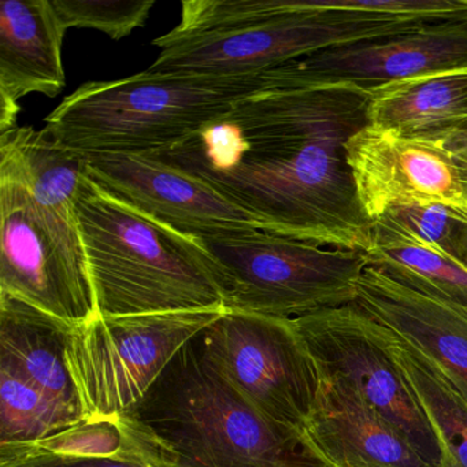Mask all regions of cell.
<instances>
[{
	"instance_id": "obj_1",
	"label": "cell",
	"mask_w": 467,
	"mask_h": 467,
	"mask_svg": "<svg viewBox=\"0 0 467 467\" xmlns=\"http://www.w3.org/2000/svg\"><path fill=\"white\" fill-rule=\"evenodd\" d=\"M368 108V92L354 87H270L146 154L206 182L265 232L366 254L373 223L360 206L347 144L370 124Z\"/></svg>"
},
{
	"instance_id": "obj_2",
	"label": "cell",
	"mask_w": 467,
	"mask_h": 467,
	"mask_svg": "<svg viewBox=\"0 0 467 467\" xmlns=\"http://www.w3.org/2000/svg\"><path fill=\"white\" fill-rule=\"evenodd\" d=\"M116 422L130 452L149 467H330L305 434L250 406L196 337Z\"/></svg>"
},
{
	"instance_id": "obj_3",
	"label": "cell",
	"mask_w": 467,
	"mask_h": 467,
	"mask_svg": "<svg viewBox=\"0 0 467 467\" xmlns=\"http://www.w3.org/2000/svg\"><path fill=\"white\" fill-rule=\"evenodd\" d=\"M98 316L226 310L223 272L201 240L87 173L75 202Z\"/></svg>"
},
{
	"instance_id": "obj_4",
	"label": "cell",
	"mask_w": 467,
	"mask_h": 467,
	"mask_svg": "<svg viewBox=\"0 0 467 467\" xmlns=\"http://www.w3.org/2000/svg\"><path fill=\"white\" fill-rule=\"evenodd\" d=\"M265 88L269 72L217 78L146 70L83 84L48 114L46 128L81 155L146 154L179 143Z\"/></svg>"
},
{
	"instance_id": "obj_5",
	"label": "cell",
	"mask_w": 467,
	"mask_h": 467,
	"mask_svg": "<svg viewBox=\"0 0 467 467\" xmlns=\"http://www.w3.org/2000/svg\"><path fill=\"white\" fill-rule=\"evenodd\" d=\"M431 21L330 9L321 0H289L284 12L236 28L184 36L168 32L152 42L161 53L147 72L261 75L327 48L403 34Z\"/></svg>"
},
{
	"instance_id": "obj_6",
	"label": "cell",
	"mask_w": 467,
	"mask_h": 467,
	"mask_svg": "<svg viewBox=\"0 0 467 467\" xmlns=\"http://www.w3.org/2000/svg\"><path fill=\"white\" fill-rule=\"evenodd\" d=\"M198 239L223 272L226 310L297 318L348 305L368 267L365 253L259 229Z\"/></svg>"
},
{
	"instance_id": "obj_7",
	"label": "cell",
	"mask_w": 467,
	"mask_h": 467,
	"mask_svg": "<svg viewBox=\"0 0 467 467\" xmlns=\"http://www.w3.org/2000/svg\"><path fill=\"white\" fill-rule=\"evenodd\" d=\"M223 311L97 316L78 325L65 359L86 420L135 409L174 355Z\"/></svg>"
},
{
	"instance_id": "obj_8",
	"label": "cell",
	"mask_w": 467,
	"mask_h": 467,
	"mask_svg": "<svg viewBox=\"0 0 467 467\" xmlns=\"http://www.w3.org/2000/svg\"><path fill=\"white\" fill-rule=\"evenodd\" d=\"M0 294L78 325L98 316L78 221L43 209L0 169Z\"/></svg>"
},
{
	"instance_id": "obj_9",
	"label": "cell",
	"mask_w": 467,
	"mask_h": 467,
	"mask_svg": "<svg viewBox=\"0 0 467 467\" xmlns=\"http://www.w3.org/2000/svg\"><path fill=\"white\" fill-rule=\"evenodd\" d=\"M196 341L213 368L250 406L305 434L321 371L294 318L226 310Z\"/></svg>"
},
{
	"instance_id": "obj_10",
	"label": "cell",
	"mask_w": 467,
	"mask_h": 467,
	"mask_svg": "<svg viewBox=\"0 0 467 467\" xmlns=\"http://www.w3.org/2000/svg\"><path fill=\"white\" fill-rule=\"evenodd\" d=\"M467 67V17L318 51L269 70L275 88L348 86L371 91L396 81Z\"/></svg>"
},
{
	"instance_id": "obj_11",
	"label": "cell",
	"mask_w": 467,
	"mask_h": 467,
	"mask_svg": "<svg viewBox=\"0 0 467 467\" xmlns=\"http://www.w3.org/2000/svg\"><path fill=\"white\" fill-rule=\"evenodd\" d=\"M294 321L316 362L349 379L425 462L440 467L441 452L433 429L400 371L374 337L368 314L348 303Z\"/></svg>"
},
{
	"instance_id": "obj_12",
	"label": "cell",
	"mask_w": 467,
	"mask_h": 467,
	"mask_svg": "<svg viewBox=\"0 0 467 467\" xmlns=\"http://www.w3.org/2000/svg\"><path fill=\"white\" fill-rule=\"evenodd\" d=\"M366 217L374 223L398 206L442 204L467 214L458 168L441 144L403 138L368 124L347 144Z\"/></svg>"
},
{
	"instance_id": "obj_13",
	"label": "cell",
	"mask_w": 467,
	"mask_h": 467,
	"mask_svg": "<svg viewBox=\"0 0 467 467\" xmlns=\"http://www.w3.org/2000/svg\"><path fill=\"white\" fill-rule=\"evenodd\" d=\"M87 173L138 209L192 234L215 236L262 229L242 207L192 174L150 154L84 155Z\"/></svg>"
},
{
	"instance_id": "obj_14",
	"label": "cell",
	"mask_w": 467,
	"mask_h": 467,
	"mask_svg": "<svg viewBox=\"0 0 467 467\" xmlns=\"http://www.w3.org/2000/svg\"><path fill=\"white\" fill-rule=\"evenodd\" d=\"M352 303L431 358L467 401V307L368 265Z\"/></svg>"
},
{
	"instance_id": "obj_15",
	"label": "cell",
	"mask_w": 467,
	"mask_h": 467,
	"mask_svg": "<svg viewBox=\"0 0 467 467\" xmlns=\"http://www.w3.org/2000/svg\"><path fill=\"white\" fill-rule=\"evenodd\" d=\"M321 371L305 436L330 467H431L346 377Z\"/></svg>"
},
{
	"instance_id": "obj_16",
	"label": "cell",
	"mask_w": 467,
	"mask_h": 467,
	"mask_svg": "<svg viewBox=\"0 0 467 467\" xmlns=\"http://www.w3.org/2000/svg\"><path fill=\"white\" fill-rule=\"evenodd\" d=\"M67 31L53 0L0 2V135L17 127L20 99L64 91Z\"/></svg>"
},
{
	"instance_id": "obj_17",
	"label": "cell",
	"mask_w": 467,
	"mask_h": 467,
	"mask_svg": "<svg viewBox=\"0 0 467 467\" xmlns=\"http://www.w3.org/2000/svg\"><path fill=\"white\" fill-rule=\"evenodd\" d=\"M75 327L24 300L0 294V365L86 418L65 359Z\"/></svg>"
},
{
	"instance_id": "obj_18",
	"label": "cell",
	"mask_w": 467,
	"mask_h": 467,
	"mask_svg": "<svg viewBox=\"0 0 467 467\" xmlns=\"http://www.w3.org/2000/svg\"><path fill=\"white\" fill-rule=\"evenodd\" d=\"M368 92L370 124L403 138L442 146L467 125V67Z\"/></svg>"
},
{
	"instance_id": "obj_19",
	"label": "cell",
	"mask_w": 467,
	"mask_h": 467,
	"mask_svg": "<svg viewBox=\"0 0 467 467\" xmlns=\"http://www.w3.org/2000/svg\"><path fill=\"white\" fill-rule=\"evenodd\" d=\"M370 319L371 332L400 371L428 418L441 452L440 467H467V401L450 377L420 349Z\"/></svg>"
},
{
	"instance_id": "obj_20",
	"label": "cell",
	"mask_w": 467,
	"mask_h": 467,
	"mask_svg": "<svg viewBox=\"0 0 467 467\" xmlns=\"http://www.w3.org/2000/svg\"><path fill=\"white\" fill-rule=\"evenodd\" d=\"M0 169L20 177L43 209L78 220L75 202L87 176L86 157L58 144L47 128L16 127L2 133Z\"/></svg>"
},
{
	"instance_id": "obj_21",
	"label": "cell",
	"mask_w": 467,
	"mask_h": 467,
	"mask_svg": "<svg viewBox=\"0 0 467 467\" xmlns=\"http://www.w3.org/2000/svg\"><path fill=\"white\" fill-rule=\"evenodd\" d=\"M87 420L0 365V447L29 444Z\"/></svg>"
},
{
	"instance_id": "obj_22",
	"label": "cell",
	"mask_w": 467,
	"mask_h": 467,
	"mask_svg": "<svg viewBox=\"0 0 467 467\" xmlns=\"http://www.w3.org/2000/svg\"><path fill=\"white\" fill-rule=\"evenodd\" d=\"M366 256L368 266L377 267L389 277L467 307V270L445 254L385 242L373 244Z\"/></svg>"
},
{
	"instance_id": "obj_23",
	"label": "cell",
	"mask_w": 467,
	"mask_h": 467,
	"mask_svg": "<svg viewBox=\"0 0 467 467\" xmlns=\"http://www.w3.org/2000/svg\"><path fill=\"white\" fill-rule=\"evenodd\" d=\"M466 218L464 213L442 204L392 207L374 221L373 244L399 242L448 255L453 234Z\"/></svg>"
},
{
	"instance_id": "obj_24",
	"label": "cell",
	"mask_w": 467,
	"mask_h": 467,
	"mask_svg": "<svg viewBox=\"0 0 467 467\" xmlns=\"http://www.w3.org/2000/svg\"><path fill=\"white\" fill-rule=\"evenodd\" d=\"M73 456V458H135L116 420H84L62 433L29 444L0 447V456L36 455Z\"/></svg>"
},
{
	"instance_id": "obj_25",
	"label": "cell",
	"mask_w": 467,
	"mask_h": 467,
	"mask_svg": "<svg viewBox=\"0 0 467 467\" xmlns=\"http://www.w3.org/2000/svg\"><path fill=\"white\" fill-rule=\"evenodd\" d=\"M65 28L95 29L121 40L146 26L155 0H53Z\"/></svg>"
},
{
	"instance_id": "obj_26",
	"label": "cell",
	"mask_w": 467,
	"mask_h": 467,
	"mask_svg": "<svg viewBox=\"0 0 467 467\" xmlns=\"http://www.w3.org/2000/svg\"><path fill=\"white\" fill-rule=\"evenodd\" d=\"M0 467H149L136 458H73V456L36 455L0 456Z\"/></svg>"
},
{
	"instance_id": "obj_27",
	"label": "cell",
	"mask_w": 467,
	"mask_h": 467,
	"mask_svg": "<svg viewBox=\"0 0 467 467\" xmlns=\"http://www.w3.org/2000/svg\"><path fill=\"white\" fill-rule=\"evenodd\" d=\"M442 147L450 151L451 157L458 168L462 185H463L464 193L467 196V138L462 136L461 133H456L450 140L445 141Z\"/></svg>"
},
{
	"instance_id": "obj_28",
	"label": "cell",
	"mask_w": 467,
	"mask_h": 467,
	"mask_svg": "<svg viewBox=\"0 0 467 467\" xmlns=\"http://www.w3.org/2000/svg\"><path fill=\"white\" fill-rule=\"evenodd\" d=\"M448 256L467 270V218L456 229L448 248Z\"/></svg>"
},
{
	"instance_id": "obj_29",
	"label": "cell",
	"mask_w": 467,
	"mask_h": 467,
	"mask_svg": "<svg viewBox=\"0 0 467 467\" xmlns=\"http://www.w3.org/2000/svg\"><path fill=\"white\" fill-rule=\"evenodd\" d=\"M458 133H461L462 136H464V138H467V125H466V127L463 128V130H461V132H458Z\"/></svg>"
}]
</instances>
